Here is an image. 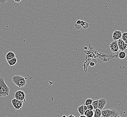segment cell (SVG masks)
I'll return each mask as SVG.
<instances>
[{
  "mask_svg": "<svg viewBox=\"0 0 127 117\" xmlns=\"http://www.w3.org/2000/svg\"><path fill=\"white\" fill-rule=\"evenodd\" d=\"M10 90V88L5 83L4 78L0 77V96L6 97L9 95Z\"/></svg>",
  "mask_w": 127,
  "mask_h": 117,
  "instance_id": "6da1fadb",
  "label": "cell"
},
{
  "mask_svg": "<svg viewBox=\"0 0 127 117\" xmlns=\"http://www.w3.org/2000/svg\"><path fill=\"white\" fill-rule=\"evenodd\" d=\"M13 83L19 88L24 87L27 83V78L20 75L14 76L12 78Z\"/></svg>",
  "mask_w": 127,
  "mask_h": 117,
  "instance_id": "7a4b0ae2",
  "label": "cell"
},
{
  "mask_svg": "<svg viewBox=\"0 0 127 117\" xmlns=\"http://www.w3.org/2000/svg\"><path fill=\"white\" fill-rule=\"evenodd\" d=\"M15 96L16 99L23 101V102H25L26 101L25 94L22 90H19L17 91L15 93Z\"/></svg>",
  "mask_w": 127,
  "mask_h": 117,
  "instance_id": "3957f363",
  "label": "cell"
},
{
  "mask_svg": "<svg viewBox=\"0 0 127 117\" xmlns=\"http://www.w3.org/2000/svg\"><path fill=\"white\" fill-rule=\"evenodd\" d=\"M23 102L18 100L15 98L11 100V103L13 107L15 110H20L22 109L23 105Z\"/></svg>",
  "mask_w": 127,
  "mask_h": 117,
  "instance_id": "277c9868",
  "label": "cell"
},
{
  "mask_svg": "<svg viewBox=\"0 0 127 117\" xmlns=\"http://www.w3.org/2000/svg\"><path fill=\"white\" fill-rule=\"evenodd\" d=\"M116 109H108L101 111V117H110L115 113Z\"/></svg>",
  "mask_w": 127,
  "mask_h": 117,
  "instance_id": "5b68a950",
  "label": "cell"
},
{
  "mask_svg": "<svg viewBox=\"0 0 127 117\" xmlns=\"http://www.w3.org/2000/svg\"><path fill=\"white\" fill-rule=\"evenodd\" d=\"M118 45L119 50L121 51H125L127 50V44L122 39L117 41Z\"/></svg>",
  "mask_w": 127,
  "mask_h": 117,
  "instance_id": "8992f818",
  "label": "cell"
},
{
  "mask_svg": "<svg viewBox=\"0 0 127 117\" xmlns=\"http://www.w3.org/2000/svg\"><path fill=\"white\" fill-rule=\"evenodd\" d=\"M110 51L112 52L116 53L120 50L118 45L117 41H114L110 44Z\"/></svg>",
  "mask_w": 127,
  "mask_h": 117,
  "instance_id": "52a82bcc",
  "label": "cell"
},
{
  "mask_svg": "<svg viewBox=\"0 0 127 117\" xmlns=\"http://www.w3.org/2000/svg\"><path fill=\"white\" fill-rule=\"evenodd\" d=\"M122 33L120 30H115L113 33L112 38L114 41H118L119 39H121Z\"/></svg>",
  "mask_w": 127,
  "mask_h": 117,
  "instance_id": "ba28073f",
  "label": "cell"
},
{
  "mask_svg": "<svg viewBox=\"0 0 127 117\" xmlns=\"http://www.w3.org/2000/svg\"><path fill=\"white\" fill-rule=\"evenodd\" d=\"M107 104V100L105 98H100L98 100V109L102 110L103 108L105 107V105Z\"/></svg>",
  "mask_w": 127,
  "mask_h": 117,
  "instance_id": "9c48e42d",
  "label": "cell"
},
{
  "mask_svg": "<svg viewBox=\"0 0 127 117\" xmlns=\"http://www.w3.org/2000/svg\"><path fill=\"white\" fill-rule=\"evenodd\" d=\"M15 54L14 52H13L12 51H10L8 52L7 54L5 56V58L6 59V60L8 61L9 60H10L12 58H14L15 57Z\"/></svg>",
  "mask_w": 127,
  "mask_h": 117,
  "instance_id": "30bf717a",
  "label": "cell"
},
{
  "mask_svg": "<svg viewBox=\"0 0 127 117\" xmlns=\"http://www.w3.org/2000/svg\"><path fill=\"white\" fill-rule=\"evenodd\" d=\"M7 63L10 66H14L15 64H16L17 62V59L16 57H15L14 58H12L10 60H8Z\"/></svg>",
  "mask_w": 127,
  "mask_h": 117,
  "instance_id": "8fae6325",
  "label": "cell"
},
{
  "mask_svg": "<svg viewBox=\"0 0 127 117\" xmlns=\"http://www.w3.org/2000/svg\"><path fill=\"white\" fill-rule=\"evenodd\" d=\"M94 112L93 110H88L84 113V115L87 117H93Z\"/></svg>",
  "mask_w": 127,
  "mask_h": 117,
  "instance_id": "7c38bea8",
  "label": "cell"
},
{
  "mask_svg": "<svg viewBox=\"0 0 127 117\" xmlns=\"http://www.w3.org/2000/svg\"><path fill=\"white\" fill-rule=\"evenodd\" d=\"M101 117V110L99 109L95 110L94 116L93 117Z\"/></svg>",
  "mask_w": 127,
  "mask_h": 117,
  "instance_id": "4fadbf2b",
  "label": "cell"
},
{
  "mask_svg": "<svg viewBox=\"0 0 127 117\" xmlns=\"http://www.w3.org/2000/svg\"><path fill=\"white\" fill-rule=\"evenodd\" d=\"M81 25L82 26V28H83L84 29H87L89 27V24H88V23L87 22H85V21H83V20L81 21Z\"/></svg>",
  "mask_w": 127,
  "mask_h": 117,
  "instance_id": "5bb4252c",
  "label": "cell"
},
{
  "mask_svg": "<svg viewBox=\"0 0 127 117\" xmlns=\"http://www.w3.org/2000/svg\"><path fill=\"white\" fill-rule=\"evenodd\" d=\"M126 57V54L125 51H121L119 54V58L121 59H123Z\"/></svg>",
  "mask_w": 127,
  "mask_h": 117,
  "instance_id": "9a60e30c",
  "label": "cell"
},
{
  "mask_svg": "<svg viewBox=\"0 0 127 117\" xmlns=\"http://www.w3.org/2000/svg\"><path fill=\"white\" fill-rule=\"evenodd\" d=\"M98 100H93V101L92 105L93 106L94 110H95L98 109Z\"/></svg>",
  "mask_w": 127,
  "mask_h": 117,
  "instance_id": "2e32d148",
  "label": "cell"
},
{
  "mask_svg": "<svg viewBox=\"0 0 127 117\" xmlns=\"http://www.w3.org/2000/svg\"><path fill=\"white\" fill-rule=\"evenodd\" d=\"M78 112L80 114V115H84V111L83 109V105H81L80 106H79L78 108Z\"/></svg>",
  "mask_w": 127,
  "mask_h": 117,
  "instance_id": "e0dca14e",
  "label": "cell"
},
{
  "mask_svg": "<svg viewBox=\"0 0 127 117\" xmlns=\"http://www.w3.org/2000/svg\"><path fill=\"white\" fill-rule=\"evenodd\" d=\"M121 39H122L125 42L127 41V32H124L122 34V38Z\"/></svg>",
  "mask_w": 127,
  "mask_h": 117,
  "instance_id": "ac0fdd59",
  "label": "cell"
},
{
  "mask_svg": "<svg viewBox=\"0 0 127 117\" xmlns=\"http://www.w3.org/2000/svg\"><path fill=\"white\" fill-rule=\"evenodd\" d=\"M93 101V100L92 99H87L85 101V105L88 106V105H92Z\"/></svg>",
  "mask_w": 127,
  "mask_h": 117,
  "instance_id": "d6986e66",
  "label": "cell"
},
{
  "mask_svg": "<svg viewBox=\"0 0 127 117\" xmlns=\"http://www.w3.org/2000/svg\"><path fill=\"white\" fill-rule=\"evenodd\" d=\"M119 115H120V113L117 110H116L115 111V113L110 117H117L118 116H119Z\"/></svg>",
  "mask_w": 127,
  "mask_h": 117,
  "instance_id": "ffe728a7",
  "label": "cell"
},
{
  "mask_svg": "<svg viewBox=\"0 0 127 117\" xmlns=\"http://www.w3.org/2000/svg\"><path fill=\"white\" fill-rule=\"evenodd\" d=\"M74 27L76 28V29H80L82 28L81 25H78L76 23H75V25H74Z\"/></svg>",
  "mask_w": 127,
  "mask_h": 117,
  "instance_id": "44dd1931",
  "label": "cell"
},
{
  "mask_svg": "<svg viewBox=\"0 0 127 117\" xmlns=\"http://www.w3.org/2000/svg\"><path fill=\"white\" fill-rule=\"evenodd\" d=\"M7 0H0V4L2 5H5Z\"/></svg>",
  "mask_w": 127,
  "mask_h": 117,
  "instance_id": "7402d4cb",
  "label": "cell"
},
{
  "mask_svg": "<svg viewBox=\"0 0 127 117\" xmlns=\"http://www.w3.org/2000/svg\"><path fill=\"white\" fill-rule=\"evenodd\" d=\"M87 107H88V110H94L93 106L92 105H88L87 106Z\"/></svg>",
  "mask_w": 127,
  "mask_h": 117,
  "instance_id": "603a6c76",
  "label": "cell"
},
{
  "mask_svg": "<svg viewBox=\"0 0 127 117\" xmlns=\"http://www.w3.org/2000/svg\"><path fill=\"white\" fill-rule=\"evenodd\" d=\"M83 109H84V112H85L86 111H87V110H88L87 106L85 105H83Z\"/></svg>",
  "mask_w": 127,
  "mask_h": 117,
  "instance_id": "cb8c5ba5",
  "label": "cell"
},
{
  "mask_svg": "<svg viewBox=\"0 0 127 117\" xmlns=\"http://www.w3.org/2000/svg\"><path fill=\"white\" fill-rule=\"evenodd\" d=\"M95 63L94 62H90V66H91V67H93V66L95 65Z\"/></svg>",
  "mask_w": 127,
  "mask_h": 117,
  "instance_id": "d4e9b609",
  "label": "cell"
},
{
  "mask_svg": "<svg viewBox=\"0 0 127 117\" xmlns=\"http://www.w3.org/2000/svg\"><path fill=\"white\" fill-rule=\"evenodd\" d=\"M77 24H78V25H81V20H78L76 23Z\"/></svg>",
  "mask_w": 127,
  "mask_h": 117,
  "instance_id": "484cf974",
  "label": "cell"
},
{
  "mask_svg": "<svg viewBox=\"0 0 127 117\" xmlns=\"http://www.w3.org/2000/svg\"><path fill=\"white\" fill-rule=\"evenodd\" d=\"M15 2L16 3H20L22 0H14Z\"/></svg>",
  "mask_w": 127,
  "mask_h": 117,
  "instance_id": "4316f807",
  "label": "cell"
},
{
  "mask_svg": "<svg viewBox=\"0 0 127 117\" xmlns=\"http://www.w3.org/2000/svg\"><path fill=\"white\" fill-rule=\"evenodd\" d=\"M68 117H75V116H74V115H68Z\"/></svg>",
  "mask_w": 127,
  "mask_h": 117,
  "instance_id": "83f0119b",
  "label": "cell"
},
{
  "mask_svg": "<svg viewBox=\"0 0 127 117\" xmlns=\"http://www.w3.org/2000/svg\"><path fill=\"white\" fill-rule=\"evenodd\" d=\"M78 117H87L85 115H80V116H78Z\"/></svg>",
  "mask_w": 127,
  "mask_h": 117,
  "instance_id": "f1b7e54d",
  "label": "cell"
},
{
  "mask_svg": "<svg viewBox=\"0 0 127 117\" xmlns=\"http://www.w3.org/2000/svg\"><path fill=\"white\" fill-rule=\"evenodd\" d=\"M61 117H67V116H66V115H63V116H61Z\"/></svg>",
  "mask_w": 127,
  "mask_h": 117,
  "instance_id": "f546056e",
  "label": "cell"
},
{
  "mask_svg": "<svg viewBox=\"0 0 127 117\" xmlns=\"http://www.w3.org/2000/svg\"><path fill=\"white\" fill-rule=\"evenodd\" d=\"M121 117V116H120V115H119V116H118L117 117Z\"/></svg>",
  "mask_w": 127,
  "mask_h": 117,
  "instance_id": "4dcf8cb0",
  "label": "cell"
},
{
  "mask_svg": "<svg viewBox=\"0 0 127 117\" xmlns=\"http://www.w3.org/2000/svg\"><path fill=\"white\" fill-rule=\"evenodd\" d=\"M125 43H126V44H127V42H125Z\"/></svg>",
  "mask_w": 127,
  "mask_h": 117,
  "instance_id": "1f68e13d",
  "label": "cell"
},
{
  "mask_svg": "<svg viewBox=\"0 0 127 117\" xmlns=\"http://www.w3.org/2000/svg\"></svg>",
  "mask_w": 127,
  "mask_h": 117,
  "instance_id": "d6a6232c",
  "label": "cell"
}]
</instances>
